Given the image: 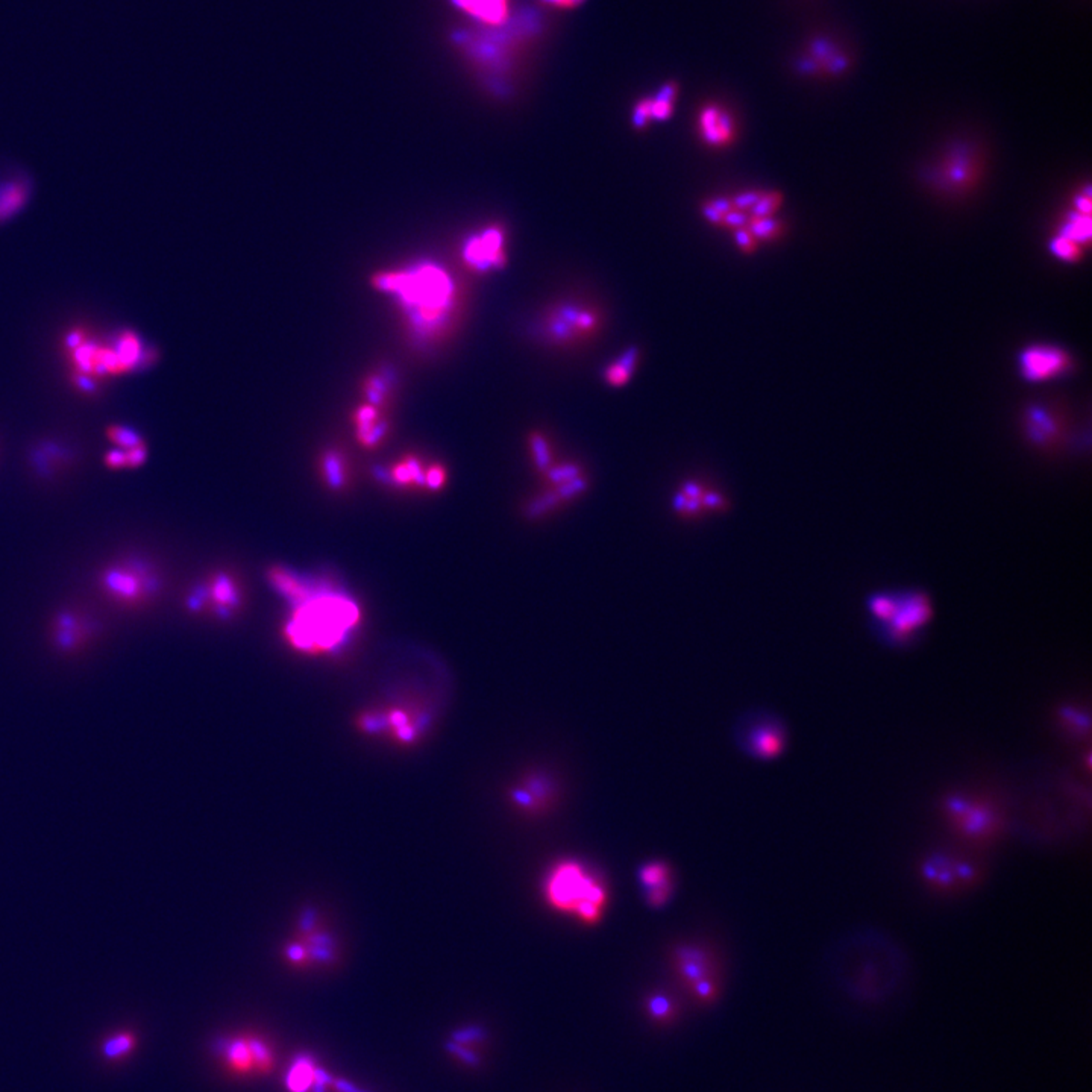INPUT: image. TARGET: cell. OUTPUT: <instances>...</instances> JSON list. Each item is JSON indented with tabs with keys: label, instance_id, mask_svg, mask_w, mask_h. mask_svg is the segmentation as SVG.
<instances>
[{
	"label": "cell",
	"instance_id": "obj_1",
	"mask_svg": "<svg viewBox=\"0 0 1092 1092\" xmlns=\"http://www.w3.org/2000/svg\"><path fill=\"white\" fill-rule=\"evenodd\" d=\"M823 971L834 992L863 1006H880L909 988L912 960L892 933L876 926L842 931L824 950Z\"/></svg>",
	"mask_w": 1092,
	"mask_h": 1092
},
{
	"label": "cell",
	"instance_id": "obj_2",
	"mask_svg": "<svg viewBox=\"0 0 1092 1092\" xmlns=\"http://www.w3.org/2000/svg\"><path fill=\"white\" fill-rule=\"evenodd\" d=\"M275 586L297 604L285 627L287 641L307 654H325L342 645L360 614L352 599L337 592L314 593L293 574L272 572Z\"/></svg>",
	"mask_w": 1092,
	"mask_h": 1092
},
{
	"label": "cell",
	"instance_id": "obj_3",
	"mask_svg": "<svg viewBox=\"0 0 1092 1092\" xmlns=\"http://www.w3.org/2000/svg\"><path fill=\"white\" fill-rule=\"evenodd\" d=\"M378 289L398 297L411 325L422 335L436 334L447 325L456 307V285L441 266L415 264L405 269L382 272Z\"/></svg>",
	"mask_w": 1092,
	"mask_h": 1092
},
{
	"label": "cell",
	"instance_id": "obj_4",
	"mask_svg": "<svg viewBox=\"0 0 1092 1092\" xmlns=\"http://www.w3.org/2000/svg\"><path fill=\"white\" fill-rule=\"evenodd\" d=\"M542 891L549 909L584 926L601 923L607 912L610 893L606 878L578 859L555 862L545 874Z\"/></svg>",
	"mask_w": 1092,
	"mask_h": 1092
},
{
	"label": "cell",
	"instance_id": "obj_5",
	"mask_svg": "<svg viewBox=\"0 0 1092 1092\" xmlns=\"http://www.w3.org/2000/svg\"><path fill=\"white\" fill-rule=\"evenodd\" d=\"M933 603L921 589L899 591L892 616L883 624L872 625L877 639L889 648H907L920 639L933 619Z\"/></svg>",
	"mask_w": 1092,
	"mask_h": 1092
},
{
	"label": "cell",
	"instance_id": "obj_6",
	"mask_svg": "<svg viewBox=\"0 0 1092 1092\" xmlns=\"http://www.w3.org/2000/svg\"><path fill=\"white\" fill-rule=\"evenodd\" d=\"M736 743L749 757L762 762L779 759L789 743V730L780 716L770 711H753L736 726Z\"/></svg>",
	"mask_w": 1092,
	"mask_h": 1092
},
{
	"label": "cell",
	"instance_id": "obj_7",
	"mask_svg": "<svg viewBox=\"0 0 1092 1092\" xmlns=\"http://www.w3.org/2000/svg\"><path fill=\"white\" fill-rule=\"evenodd\" d=\"M101 587L116 603L128 607L141 606L158 591V578L139 561L108 566L101 574Z\"/></svg>",
	"mask_w": 1092,
	"mask_h": 1092
},
{
	"label": "cell",
	"instance_id": "obj_8",
	"mask_svg": "<svg viewBox=\"0 0 1092 1092\" xmlns=\"http://www.w3.org/2000/svg\"><path fill=\"white\" fill-rule=\"evenodd\" d=\"M599 327V313L580 304H560L545 319L546 337L557 344H570L592 337Z\"/></svg>",
	"mask_w": 1092,
	"mask_h": 1092
},
{
	"label": "cell",
	"instance_id": "obj_9",
	"mask_svg": "<svg viewBox=\"0 0 1092 1092\" xmlns=\"http://www.w3.org/2000/svg\"><path fill=\"white\" fill-rule=\"evenodd\" d=\"M462 257L469 269L478 274L502 269L508 261L506 230L501 225H490L477 234H472L464 242Z\"/></svg>",
	"mask_w": 1092,
	"mask_h": 1092
},
{
	"label": "cell",
	"instance_id": "obj_10",
	"mask_svg": "<svg viewBox=\"0 0 1092 1092\" xmlns=\"http://www.w3.org/2000/svg\"><path fill=\"white\" fill-rule=\"evenodd\" d=\"M1024 436L1039 451H1055L1066 437V420L1059 410L1050 404H1033L1022 418Z\"/></svg>",
	"mask_w": 1092,
	"mask_h": 1092
},
{
	"label": "cell",
	"instance_id": "obj_11",
	"mask_svg": "<svg viewBox=\"0 0 1092 1092\" xmlns=\"http://www.w3.org/2000/svg\"><path fill=\"white\" fill-rule=\"evenodd\" d=\"M1020 373L1028 382H1047L1064 377L1071 367L1070 354L1056 346L1038 344L1020 354Z\"/></svg>",
	"mask_w": 1092,
	"mask_h": 1092
},
{
	"label": "cell",
	"instance_id": "obj_12",
	"mask_svg": "<svg viewBox=\"0 0 1092 1092\" xmlns=\"http://www.w3.org/2000/svg\"><path fill=\"white\" fill-rule=\"evenodd\" d=\"M559 786L554 777L545 772H531L523 777L510 791V802L523 813H542L554 802Z\"/></svg>",
	"mask_w": 1092,
	"mask_h": 1092
},
{
	"label": "cell",
	"instance_id": "obj_13",
	"mask_svg": "<svg viewBox=\"0 0 1092 1092\" xmlns=\"http://www.w3.org/2000/svg\"><path fill=\"white\" fill-rule=\"evenodd\" d=\"M697 130L701 141L709 147L721 149L732 145L737 135V124L732 111L721 103H707L701 108L697 119Z\"/></svg>",
	"mask_w": 1092,
	"mask_h": 1092
},
{
	"label": "cell",
	"instance_id": "obj_14",
	"mask_svg": "<svg viewBox=\"0 0 1092 1092\" xmlns=\"http://www.w3.org/2000/svg\"><path fill=\"white\" fill-rule=\"evenodd\" d=\"M242 606V593L231 576H215L190 598V608H210L219 616H230Z\"/></svg>",
	"mask_w": 1092,
	"mask_h": 1092
},
{
	"label": "cell",
	"instance_id": "obj_15",
	"mask_svg": "<svg viewBox=\"0 0 1092 1092\" xmlns=\"http://www.w3.org/2000/svg\"><path fill=\"white\" fill-rule=\"evenodd\" d=\"M674 971L680 983L690 990L698 982L716 979L715 960L707 950L698 945H680L673 953Z\"/></svg>",
	"mask_w": 1092,
	"mask_h": 1092
},
{
	"label": "cell",
	"instance_id": "obj_16",
	"mask_svg": "<svg viewBox=\"0 0 1092 1092\" xmlns=\"http://www.w3.org/2000/svg\"><path fill=\"white\" fill-rule=\"evenodd\" d=\"M637 878L644 891L645 903L652 909H662L673 899V868L665 861H648L642 863Z\"/></svg>",
	"mask_w": 1092,
	"mask_h": 1092
},
{
	"label": "cell",
	"instance_id": "obj_17",
	"mask_svg": "<svg viewBox=\"0 0 1092 1092\" xmlns=\"http://www.w3.org/2000/svg\"><path fill=\"white\" fill-rule=\"evenodd\" d=\"M977 160L969 147L960 146L950 152L938 169L937 183L950 192L968 189L977 175Z\"/></svg>",
	"mask_w": 1092,
	"mask_h": 1092
},
{
	"label": "cell",
	"instance_id": "obj_18",
	"mask_svg": "<svg viewBox=\"0 0 1092 1092\" xmlns=\"http://www.w3.org/2000/svg\"><path fill=\"white\" fill-rule=\"evenodd\" d=\"M92 633V625L87 618L73 612L58 614L52 624V641L60 651H76L88 641Z\"/></svg>",
	"mask_w": 1092,
	"mask_h": 1092
},
{
	"label": "cell",
	"instance_id": "obj_19",
	"mask_svg": "<svg viewBox=\"0 0 1092 1092\" xmlns=\"http://www.w3.org/2000/svg\"><path fill=\"white\" fill-rule=\"evenodd\" d=\"M357 439L366 448L377 447L388 433V420L382 418L377 405L366 404L357 410L354 415Z\"/></svg>",
	"mask_w": 1092,
	"mask_h": 1092
},
{
	"label": "cell",
	"instance_id": "obj_20",
	"mask_svg": "<svg viewBox=\"0 0 1092 1092\" xmlns=\"http://www.w3.org/2000/svg\"><path fill=\"white\" fill-rule=\"evenodd\" d=\"M33 193V184L26 177H14L0 184V223L10 221L22 211Z\"/></svg>",
	"mask_w": 1092,
	"mask_h": 1092
},
{
	"label": "cell",
	"instance_id": "obj_21",
	"mask_svg": "<svg viewBox=\"0 0 1092 1092\" xmlns=\"http://www.w3.org/2000/svg\"><path fill=\"white\" fill-rule=\"evenodd\" d=\"M945 862H947L948 870L944 867V863L938 855H933L924 865V874L933 882L947 883V885H952L956 880L962 883L967 878H973L974 868L969 867L968 863H963V862L956 863L958 861L953 857H945Z\"/></svg>",
	"mask_w": 1092,
	"mask_h": 1092
},
{
	"label": "cell",
	"instance_id": "obj_22",
	"mask_svg": "<svg viewBox=\"0 0 1092 1092\" xmlns=\"http://www.w3.org/2000/svg\"><path fill=\"white\" fill-rule=\"evenodd\" d=\"M639 360H641V350L636 346H629L616 360L612 361L604 369V381L612 388H622L633 377Z\"/></svg>",
	"mask_w": 1092,
	"mask_h": 1092
},
{
	"label": "cell",
	"instance_id": "obj_23",
	"mask_svg": "<svg viewBox=\"0 0 1092 1092\" xmlns=\"http://www.w3.org/2000/svg\"><path fill=\"white\" fill-rule=\"evenodd\" d=\"M464 11L487 25H501L508 17V0H456Z\"/></svg>",
	"mask_w": 1092,
	"mask_h": 1092
},
{
	"label": "cell",
	"instance_id": "obj_24",
	"mask_svg": "<svg viewBox=\"0 0 1092 1092\" xmlns=\"http://www.w3.org/2000/svg\"><path fill=\"white\" fill-rule=\"evenodd\" d=\"M426 464H422L419 458L404 457L399 460L398 463L393 464L388 471V477L393 483L401 487H422L424 486V478H426Z\"/></svg>",
	"mask_w": 1092,
	"mask_h": 1092
},
{
	"label": "cell",
	"instance_id": "obj_25",
	"mask_svg": "<svg viewBox=\"0 0 1092 1092\" xmlns=\"http://www.w3.org/2000/svg\"><path fill=\"white\" fill-rule=\"evenodd\" d=\"M808 64H810L812 71L823 69L830 73H836L847 65V58L827 41H817L813 43L812 54L809 56Z\"/></svg>",
	"mask_w": 1092,
	"mask_h": 1092
},
{
	"label": "cell",
	"instance_id": "obj_26",
	"mask_svg": "<svg viewBox=\"0 0 1092 1092\" xmlns=\"http://www.w3.org/2000/svg\"><path fill=\"white\" fill-rule=\"evenodd\" d=\"M645 1012L659 1026H667L678 1017V1007L673 997L665 992H654L645 998Z\"/></svg>",
	"mask_w": 1092,
	"mask_h": 1092
},
{
	"label": "cell",
	"instance_id": "obj_27",
	"mask_svg": "<svg viewBox=\"0 0 1092 1092\" xmlns=\"http://www.w3.org/2000/svg\"><path fill=\"white\" fill-rule=\"evenodd\" d=\"M899 591H883L871 593L867 599V610L872 625L883 624L892 616L897 606Z\"/></svg>",
	"mask_w": 1092,
	"mask_h": 1092
},
{
	"label": "cell",
	"instance_id": "obj_28",
	"mask_svg": "<svg viewBox=\"0 0 1092 1092\" xmlns=\"http://www.w3.org/2000/svg\"><path fill=\"white\" fill-rule=\"evenodd\" d=\"M680 87L675 82H666L665 86L651 97L652 122H666L671 119L675 101H677Z\"/></svg>",
	"mask_w": 1092,
	"mask_h": 1092
},
{
	"label": "cell",
	"instance_id": "obj_29",
	"mask_svg": "<svg viewBox=\"0 0 1092 1092\" xmlns=\"http://www.w3.org/2000/svg\"><path fill=\"white\" fill-rule=\"evenodd\" d=\"M1060 236L1070 238L1077 245H1087L1091 240V219L1089 215L1074 211L1068 215L1059 231Z\"/></svg>",
	"mask_w": 1092,
	"mask_h": 1092
},
{
	"label": "cell",
	"instance_id": "obj_30",
	"mask_svg": "<svg viewBox=\"0 0 1092 1092\" xmlns=\"http://www.w3.org/2000/svg\"><path fill=\"white\" fill-rule=\"evenodd\" d=\"M747 228L753 232L757 242H774L785 231V226L780 221H777L774 215L772 217H749Z\"/></svg>",
	"mask_w": 1092,
	"mask_h": 1092
},
{
	"label": "cell",
	"instance_id": "obj_31",
	"mask_svg": "<svg viewBox=\"0 0 1092 1092\" xmlns=\"http://www.w3.org/2000/svg\"><path fill=\"white\" fill-rule=\"evenodd\" d=\"M322 475L328 486L334 489L343 487L348 478V469H346L343 457L337 452H328L322 458Z\"/></svg>",
	"mask_w": 1092,
	"mask_h": 1092
},
{
	"label": "cell",
	"instance_id": "obj_32",
	"mask_svg": "<svg viewBox=\"0 0 1092 1092\" xmlns=\"http://www.w3.org/2000/svg\"><path fill=\"white\" fill-rule=\"evenodd\" d=\"M314 1066L312 1060L308 1058H299L295 1062V1066L291 1068L290 1074L287 1077V1085L291 1092H305L308 1087L312 1085L313 1076H314Z\"/></svg>",
	"mask_w": 1092,
	"mask_h": 1092
},
{
	"label": "cell",
	"instance_id": "obj_33",
	"mask_svg": "<svg viewBox=\"0 0 1092 1092\" xmlns=\"http://www.w3.org/2000/svg\"><path fill=\"white\" fill-rule=\"evenodd\" d=\"M107 439L113 441L117 449H132V448L146 445L140 434L132 428L124 426H109L107 428Z\"/></svg>",
	"mask_w": 1092,
	"mask_h": 1092
},
{
	"label": "cell",
	"instance_id": "obj_34",
	"mask_svg": "<svg viewBox=\"0 0 1092 1092\" xmlns=\"http://www.w3.org/2000/svg\"><path fill=\"white\" fill-rule=\"evenodd\" d=\"M135 1036L132 1033H119L114 1035L111 1038H108L103 1043V1056L107 1059H120L124 1055L131 1053V1050L134 1049Z\"/></svg>",
	"mask_w": 1092,
	"mask_h": 1092
},
{
	"label": "cell",
	"instance_id": "obj_35",
	"mask_svg": "<svg viewBox=\"0 0 1092 1092\" xmlns=\"http://www.w3.org/2000/svg\"><path fill=\"white\" fill-rule=\"evenodd\" d=\"M223 1045H225L226 1059L230 1060V1064L234 1068L248 1070L249 1066H252V1055L249 1051L246 1041H232Z\"/></svg>",
	"mask_w": 1092,
	"mask_h": 1092
},
{
	"label": "cell",
	"instance_id": "obj_36",
	"mask_svg": "<svg viewBox=\"0 0 1092 1092\" xmlns=\"http://www.w3.org/2000/svg\"><path fill=\"white\" fill-rule=\"evenodd\" d=\"M783 196L779 192H764L760 200L749 210V217H772L780 210Z\"/></svg>",
	"mask_w": 1092,
	"mask_h": 1092
},
{
	"label": "cell",
	"instance_id": "obj_37",
	"mask_svg": "<svg viewBox=\"0 0 1092 1092\" xmlns=\"http://www.w3.org/2000/svg\"><path fill=\"white\" fill-rule=\"evenodd\" d=\"M1050 249H1051V252L1055 253L1058 259L1064 260V261H1070V263H1073V261H1077V260L1081 257V245H1077L1076 242H1073L1070 238L1064 237V236H1060V234H1058V236L1051 240V243H1050Z\"/></svg>",
	"mask_w": 1092,
	"mask_h": 1092
},
{
	"label": "cell",
	"instance_id": "obj_38",
	"mask_svg": "<svg viewBox=\"0 0 1092 1092\" xmlns=\"http://www.w3.org/2000/svg\"><path fill=\"white\" fill-rule=\"evenodd\" d=\"M689 992L701 1005H713L719 997V982L718 979L703 980L692 986Z\"/></svg>",
	"mask_w": 1092,
	"mask_h": 1092
},
{
	"label": "cell",
	"instance_id": "obj_39",
	"mask_svg": "<svg viewBox=\"0 0 1092 1092\" xmlns=\"http://www.w3.org/2000/svg\"><path fill=\"white\" fill-rule=\"evenodd\" d=\"M651 97H644L633 108L631 124H633L636 130H645L646 126L651 124Z\"/></svg>",
	"mask_w": 1092,
	"mask_h": 1092
},
{
	"label": "cell",
	"instance_id": "obj_40",
	"mask_svg": "<svg viewBox=\"0 0 1092 1092\" xmlns=\"http://www.w3.org/2000/svg\"><path fill=\"white\" fill-rule=\"evenodd\" d=\"M447 469L443 468L441 464H430V466H426V478H424V486H426V490L436 492V490L441 489L443 486L447 485Z\"/></svg>",
	"mask_w": 1092,
	"mask_h": 1092
},
{
	"label": "cell",
	"instance_id": "obj_41",
	"mask_svg": "<svg viewBox=\"0 0 1092 1092\" xmlns=\"http://www.w3.org/2000/svg\"><path fill=\"white\" fill-rule=\"evenodd\" d=\"M733 238L736 243L737 248L741 249L743 253H753L757 249V238L754 237L753 232L749 231L747 226L737 228L733 231Z\"/></svg>",
	"mask_w": 1092,
	"mask_h": 1092
},
{
	"label": "cell",
	"instance_id": "obj_42",
	"mask_svg": "<svg viewBox=\"0 0 1092 1092\" xmlns=\"http://www.w3.org/2000/svg\"><path fill=\"white\" fill-rule=\"evenodd\" d=\"M246 1043H248L249 1051L252 1055L253 1064H257L263 1070L270 1066L272 1055H270L269 1049L259 1039H248Z\"/></svg>",
	"mask_w": 1092,
	"mask_h": 1092
},
{
	"label": "cell",
	"instance_id": "obj_43",
	"mask_svg": "<svg viewBox=\"0 0 1092 1092\" xmlns=\"http://www.w3.org/2000/svg\"><path fill=\"white\" fill-rule=\"evenodd\" d=\"M486 1039V1033L478 1028H463L452 1035V1041L457 1044H478Z\"/></svg>",
	"mask_w": 1092,
	"mask_h": 1092
},
{
	"label": "cell",
	"instance_id": "obj_44",
	"mask_svg": "<svg viewBox=\"0 0 1092 1092\" xmlns=\"http://www.w3.org/2000/svg\"><path fill=\"white\" fill-rule=\"evenodd\" d=\"M762 194H764V192H760V190H749V192L739 193L737 196H734V198H732L733 208L745 211V213H749V210H751L754 205H756V202L760 200V196H762Z\"/></svg>",
	"mask_w": 1092,
	"mask_h": 1092
},
{
	"label": "cell",
	"instance_id": "obj_45",
	"mask_svg": "<svg viewBox=\"0 0 1092 1092\" xmlns=\"http://www.w3.org/2000/svg\"><path fill=\"white\" fill-rule=\"evenodd\" d=\"M749 213H745V211L736 210V208H733V210L728 211V213H727V215H724V219H722L721 228H728V230H732V231H734V230H737V228H743V226H747V223H749Z\"/></svg>",
	"mask_w": 1092,
	"mask_h": 1092
},
{
	"label": "cell",
	"instance_id": "obj_46",
	"mask_svg": "<svg viewBox=\"0 0 1092 1092\" xmlns=\"http://www.w3.org/2000/svg\"><path fill=\"white\" fill-rule=\"evenodd\" d=\"M447 1050L454 1056H457L458 1059L463 1060L464 1064L477 1066L479 1064V1056L474 1053L472 1050L464 1049V1045L457 1044V1043H448Z\"/></svg>",
	"mask_w": 1092,
	"mask_h": 1092
},
{
	"label": "cell",
	"instance_id": "obj_47",
	"mask_svg": "<svg viewBox=\"0 0 1092 1092\" xmlns=\"http://www.w3.org/2000/svg\"><path fill=\"white\" fill-rule=\"evenodd\" d=\"M124 454H126V468H139V466L145 463L146 458H147V447L141 445V447L132 448V449H126Z\"/></svg>",
	"mask_w": 1092,
	"mask_h": 1092
},
{
	"label": "cell",
	"instance_id": "obj_48",
	"mask_svg": "<svg viewBox=\"0 0 1092 1092\" xmlns=\"http://www.w3.org/2000/svg\"><path fill=\"white\" fill-rule=\"evenodd\" d=\"M103 462H105L108 468H126V454H124V449H117V448H114V449H109V451L105 454Z\"/></svg>",
	"mask_w": 1092,
	"mask_h": 1092
},
{
	"label": "cell",
	"instance_id": "obj_49",
	"mask_svg": "<svg viewBox=\"0 0 1092 1092\" xmlns=\"http://www.w3.org/2000/svg\"><path fill=\"white\" fill-rule=\"evenodd\" d=\"M542 2L546 5L560 8V10H572V8L582 5L584 0H542Z\"/></svg>",
	"mask_w": 1092,
	"mask_h": 1092
},
{
	"label": "cell",
	"instance_id": "obj_50",
	"mask_svg": "<svg viewBox=\"0 0 1092 1092\" xmlns=\"http://www.w3.org/2000/svg\"><path fill=\"white\" fill-rule=\"evenodd\" d=\"M334 1088H335V1089L339 1092H365L358 1089V1088L354 1087V1085L350 1083V1081H344V1079H337V1081H334Z\"/></svg>",
	"mask_w": 1092,
	"mask_h": 1092
}]
</instances>
